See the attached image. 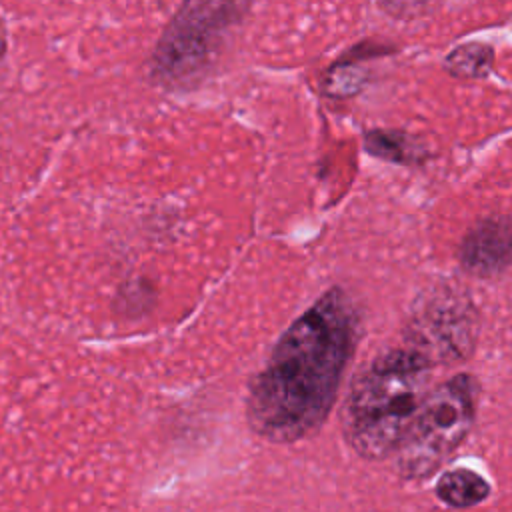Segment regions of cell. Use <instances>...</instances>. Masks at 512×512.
Wrapping results in <instances>:
<instances>
[{"mask_svg": "<svg viewBox=\"0 0 512 512\" xmlns=\"http://www.w3.org/2000/svg\"><path fill=\"white\" fill-rule=\"evenodd\" d=\"M358 342V310L342 288H330L276 340L246 396L254 434L288 444L328 418Z\"/></svg>", "mask_w": 512, "mask_h": 512, "instance_id": "6da1fadb", "label": "cell"}, {"mask_svg": "<svg viewBox=\"0 0 512 512\" xmlns=\"http://www.w3.org/2000/svg\"><path fill=\"white\" fill-rule=\"evenodd\" d=\"M430 370V360L408 346L378 354L356 376L342 408V432L358 456L382 460L398 452L428 394Z\"/></svg>", "mask_w": 512, "mask_h": 512, "instance_id": "7a4b0ae2", "label": "cell"}, {"mask_svg": "<svg viewBox=\"0 0 512 512\" xmlns=\"http://www.w3.org/2000/svg\"><path fill=\"white\" fill-rule=\"evenodd\" d=\"M476 402L478 382L464 372L428 390L408 436L394 454L398 474L406 480H422L436 472L468 436Z\"/></svg>", "mask_w": 512, "mask_h": 512, "instance_id": "3957f363", "label": "cell"}, {"mask_svg": "<svg viewBox=\"0 0 512 512\" xmlns=\"http://www.w3.org/2000/svg\"><path fill=\"white\" fill-rule=\"evenodd\" d=\"M244 4H184L154 50L152 74L170 88L192 86L218 54L226 32L240 20Z\"/></svg>", "mask_w": 512, "mask_h": 512, "instance_id": "277c9868", "label": "cell"}, {"mask_svg": "<svg viewBox=\"0 0 512 512\" xmlns=\"http://www.w3.org/2000/svg\"><path fill=\"white\" fill-rule=\"evenodd\" d=\"M410 348L424 354L430 364L462 360L476 342V312L472 302L450 286L430 290L412 312Z\"/></svg>", "mask_w": 512, "mask_h": 512, "instance_id": "5b68a950", "label": "cell"}, {"mask_svg": "<svg viewBox=\"0 0 512 512\" xmlns=\"http://www.w3.org/2000/svg\"><path fill=\"white\" fill-rule=\"evenodd\" d=\"M458 260L470 274L490 278L508 264V220L486 218L478 222L460 242Z\"/></svg>", "mask_w": 512, "mask_h": 512, "instance_id": "8992f818", "label": "cell"}, {"mask_svg": "<svg viewBox=\"0 0 512 512\" xmlns=\"http://www.w3.org/2000/svg\"><path fill=\"white\" fill-rule=\"evenodd\" d=\"M436 494L442 502L464 508L480 504L490 494V484L476 472L466 468H456L446 474L436 484Z\"/></svg>", "mask_w": 512, "mask_h": 512, "instance_id": "52a82bcc", "label": "cell"}, {"mask_svg": "<svg viewBox=\"0 0 512 512\" xmlns=\"http://www.w3.org/2000/svg\"><path fill=\"white\" fill-rule=\"evenodd\" d=\"M494 62V50L488 44L468 42L454 48L446 58V70L458 78H484L490 74Z\"/></svg>", "mask_w": 512, "mask_h": 512, "instance_id": "ba28073f", "label": "cell"}, {"mask_svg": "<svg viewBox=\"0 0 512 512\" xmlns=\"http://www.w3.org/2000/svg\"><path fill=\"white\" fill-rule=\"evenodd\" d=\"M366 150L388 162L410 164L420 158L418 144L404 132L396 130H370L364 134Z\"/></svg>", "mask_w": 512, "mask_h": 512, "instance_id": "9c48e42d", "label": "cell"}, {"mask_svg": "<svg viewBox=\"0 0 512 512\" xmlns=\"http://www.w3.org/2000/svg\"><path fill=\"white\" fill-rule=\"evenodd\" d=\"M6 52V36H4V28H2V22H0V58L4 56Z\"/></svg>", "mask_w": 512, "mask_h": 512, "instance_id": "30bf717a", "label": "cell"}]
</instances>
